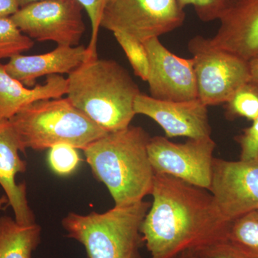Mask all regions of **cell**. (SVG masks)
<instances>
[{
    "instance_id": "obj_1",
    "label": "cell",
    "mask_w": 258,
    "mask_h": 258,
    "mask_svg": "<svg viewBox=\"0 0 258 258\" xmlns=\"http://www.w3.org/2000/svg\"><path fill=\"white\" fill-rule=\"evenodd\" d=\"M151 195L153 202L141 228L150 258H175L227 241L230 222L208 190L155 174Z\"/></svg>"
},
{
    "instance_id": "obj_2",
    "label": "cell",
    "mask_w": 258,
    "mask_h": 258,
    "mask_svg": "<svg viewBox=\"0 0 258 258\" xmlns=\"http://www.w3.org/2000/svg\"><path fill=\"white\" fill-rule=\"evenodd\" d=\"M150 138L142 127L129 125L83 149L93 174L106 185L114 206L134 205L152 194L155 171L148 154Z\"/></svg>"
},
{
    "instance_id": "obj_3",
    "label": "cell",
    "mask_w": 258,
    "mask_h": 258,
    "mask_svg": "<svg viewBox=\"0 0 258 258\" xmlns=\"http://www.w3.org/2000/svg\"><path fill=\"white\" fill-rule=\"evenodd\" d=\"M66 96L106 133L128 128L140 94L128 71L113 60L90 59L69 75Z\"/></svg>"
},
{
    "instance_id": "obj_4",
    "label": "cell",
    "mask_w": 258,
    "mask_h": 258,
    "mask_svg": "<svg viewBox=\"0 0 258 258\" xmlns=\"http://www.w3.org/2000/svg\"><path fill=\"white\" fill-rule=\"evenodd\" d=\"M9 120L23 153L28 149L41 151L60 144L83 150L108 134L67 97L33 102Z\"/></svg>"
},
{
    "instance_id": "obj_5",
    "label": "cell",
    "mask_w": 258,
    "mask_h": 258,
    "mask_svg": "<svg viewBox=\"0 0 258 258\" xmlns=\"http://www.w3.org/2000/svg\"><path fill=\"white\" fill-rule=\"evenodd\" d=\"M150 206L143 200L103 213L70 212L62 226L69 238L82 244L88 258H140L141 228Z\"/></svg>"
},
{
    "instance_id": "obj_6",
    "label": "cell",
    "mask_w": 258,
    "mask_h": 258,
    "mask_svg": "<svg viewBox=\"0 0 258 258\" xmlns=\"http://www.w3.org/2000/svg\"><path fill=\"white\" fill-rule=\"evenodd\" d=\"M198 84V98L205 106L225 104L235 91L251 81L249 62L215 46L210 38L197 35L189 40Z\"/></svg>"
},
{
    "instance_id": "obj_7",
    "label": "cell",
    "mask_w": 258,
    "mask_h": 258,
    "mask_svg": "<svg viewBox=\"0 0 258 258\" xmlns=\"http://www.w3.org/2000/svg\"><path fill=\"white\" fill-rule=\"evenodd\" d=\"M185 17L179 0H108L101 28L144 42L179 28Z\"/></svg>"
},
{
    "instance_id": "obj_8",
    "label": "cell",
    "mask_w": 258,
    "mask_h": 258,
    "mask_svg": "<svg viewBox=\"0 0 258 258\" xmlns=\"http://www.w3.org/2000/svg\"><path fill=\"white\" fill-rule=\"evenodd\" d=\"M83 10L77 0H41L20 8L11 18L32 40L78 46L86 31Z\"/></svg>"
},
{
    "instance_id": "obj_9",
    "label": "cell",
    "mask_w": 258,
    "mask_h": 258,
    "mask_svg": "<svg viewBox=\"0 0 258 258\" xmlns=\"http://www.w3.org/2000/svg\"><path fill=\"white\" fill-rule=\"evenodd\" d=\"M215 141L211 137L174 143L166 137H151L148 154L155 174H166L209 190Z\"/></svg>"
},
{
    "instance_id": "obj_10",
    "label": "cell",
    "mask_w": 258,
    "mask_h": 258,
    "mask_svg": "<svg viewBox=\"0 0 258 258\" xmlns=\"http://www.w3.org/2000/svg\"><path fill=\"white\" fill-rule=\"evenodd\" d=\"M208 191L229 222L258 210V159L227 161L214 158Z\"/></svg>"
},
{
    "instance_id": "obj_11",
    "label": "cell",
    "mask_w": 258,
    "mask_h": 258,
    "mask_svg": "<svg viewBox=\"0 0 258 258\" xmlns=\"http://www.w3.org/2000/svg\"><path fill=\"white\" fill-rule=\"evenodd\" d=\"M149 60L147 82L152 98L162 101H185L198 98L192 58L171 52L158 37L143 42Z\"/></svg>"
},
{
    "instance_id": "obj_12",
    "label": "cell",
    "mask_w": 258,
    "mask_h": 258,
    "mask_svg": "<svg viewBox=\"0 0 258 258\" xmlns=\"http://www.w3.org/2000/svg\"><path fill=\"white\" fill-rule=\"evenodd\" d=\"M136 114L147 115L157 122L168 139L211 137L208 106L199 98L185 101L156 99L141 93L134 102Z\"/></svg>"
},
{
    "instance_id": "obj_13",
    "label": "cell",
    "mask_w": 258,
    "mask_h": 258,
    "mask_svg": "<svg viewBox=\"0 0 258 258\" xmlns=\"http://www.w3.org/2000/svg\"><path fill=\"white\" fill-rule=\"evenodd\" d=\"M210 38L215 46L247 62L258 59V0H237Z\"/></svg>"
},
{
    "instance_id": "obj_14",
    "label": "cell",
    "mask_w": 258,
    "mask_h": 258,
    "mask_svg": "<svg viewBox=\"0 0 258 258\" xmlns=\"http://www.w3.org/2000/svg\"><path fill=\"white\" fill-rule=\"evenodd\" d=\"M89 59L87 47L84 45H57L47 53L13 56L5 64V68L13 79L27 87L32 88L36 85L38 78L69 75Z\"/></svg>"
},
{
    "instance_id": "obj_15",
    "label": "cell",
    "mask_w": 258,
    "mask_h": 258,
    "mask_svg": "<svg viewBox=\"0 0 258 258\" xmlns=\"http://www.w3.org/2000/svg\"><path fill=\"white\" fill-rule=\"evenodd\" d=\"M18 139L9 120H0V186L4 190L20 225L35 223V217L27 198L26 185L18 184L16 176L25 172L27 163L20 158Z\"/></svg>"
},
{
    "instance_id": "obj_16",
    "label": "cell",
    "mask_w": 258,
    "mask_h": 258,
    "mask_svg": "<svg viewBox=\"0 0 258 258\" xmlns=\"http://www.w3.org/2000/svg\"><path fill=\"white\" fill-rule=\"evenodd\" d=\"M67 79L62 75L47 76L43 84L27 87L10 76L0 62V120H10L33 102L61 98L67 93Z\"/></svg>"
},
{
    "instance_id": "obj_17",
    "label": "cell",
    "mask_w": 258,
    "mask_h": 258,
    "mask_svg": "<svg viewBox=\"0 0 258 258\" xmlns=\"http://www.w3.org/2000/svg\"><path fill=\"white\" fill-rule=\"evenodd\" d=\"M36 222L20 225L8 216L0 217V258H32L41 240Z\"/></svg>"
},
{
    "instance_id": "obj_18",
    "label": "cell",
    "mask_w": 258,
    "mask_h": 258,
    "mask_svg": "<svg viewBox=\"0 0 258 258\" xmlns=\"http://www.w3.org/2000/svg\"><path fill=\"white\" fill-rule=\"evenodd\" d=\"M227 242L247 258H258V210L230 222Z\"/></svg>"
},
{
    "instance_id": "obj_19",
    "label": "cell",
    "mask_w": 258,
    "mask_h": 258,
    "mask_svg": "<svg viewBox=\"0 0 258 258\" xmlns=\"http://www.w3.org/2000/svg\"><path fill=\"white\" fill-rule=\"evenodd\" d=\"M227 119L245 118L249 120L258 118V84L252 81L241 86L225 103Z\"/></svg>"
},
{
    "instance_id": "obj_20",
    "label": "cell",
    "mask_w": 258,
    "mask_h": 258,
    "mask_svg": "<svg viewBox=\"0 0 258 258\" xmlns=\"http://www.w3.org/2000/svg\"><path fill=\"white\" fill-rule=\"evenodd\" d=\"M35 42L23 34L11 17L0 18V61L30 50Z\"/></svg>"
},
{
    "instance_id": "obj_21",
    "label": "cell",
    "mask_w": 258,
    "mask_h": 258,
    "mask_svg": "<svg viewBox=\"0 0 258 258\" xmlns=\"http://www.w3.org/2000/svg\"><path fill=\"white\" fill-rule=\"evenodd\" d=\"M113 34L116 41L124 51L131 66L133 68L134 74L142 81H147L149 60L143 42L123 32H115Z\"/></svg>"
},
{
    "instance_id": "obj_22",
    "label": "cell",
    "mask_w": 258,
    "mask_h": 258,
    "mask_svg": "<svg viewBox=\"0 0 258 258\" xmlns=\"http://www.w3.org/2000/svg\"><path fill=\"white\" fill-rule=\"evenodd\" d=\"M183 8L192 6L200 20L205 23L220 20L235 5L237 0H179Z\"/></svg>"
},
{
    "instance_id": "obj_23",
    "label": "cell",
    "mask_w": 258,
    "mask_h": 258,
    "mask_svg": "<svg viewBox=\"0 0 258 258\" xmlns=\"http://www.w3.org/2000/svg\"><path fill=\"white\" fill-rule=\"evenodd\" d=\"M48 160L52 171L59 175L66 176L76 170L81 159L77 149L69 144H60L50 148Z\"/></svg>"
},
{
    "instance_id": "obj_24",
    "label": "cell",
    "mask_w": 258,
    "mask_h": 258,
    "mask_svg": "<svg viewBox=\"0 0 258 258\" xmlns=\"http://www.w3.org/2000/svg\"><path fill=\"white\" fill-rule=\"evenodd\" d=\"M86 10L91 25V37L87 47L90 59L98 57L97 43L98 32L101 28L102 15L108 0H77ZM89 59V60H90Z\"/></svg>"
},
{
    "instance_id": "obj_25",
    "label": "cell",
    "mask_w": 258,
    "mask_h": 258,
    "mask_svg": "<svg viewBox=\"0 0 258 258\" xmlns=\"http://www.w3.org/2000/svg\"><path fill=\"white\" fill-rule=\"evenodd\" d=\"M240 147V160L258 159V118L235 138Z\"/></svg>"
},
{
    "instance_id": "obj_26",
    "label": "cell",
    "mask_w": 258,
    "mask_h": 258,
    "mask_svg": "<svg viewBox=\"0 0 258 258\" xmlns=\"http://www.w3.org/2000/svg\"><path fill=\"white\" fill-rule=\"evenodd\" d=\"M195 251L198 258H247L234 249L227 241L209 244Z\"/></svg>"
},
{
    "instance_id": "obj_27",
    "label": "cell",
    "mask_w": 258,
    "mask_h": 258,
    "mask_svg": "<svg viewBox=\"0 0 258 258\" xmlns=\"http://www.w3.org/2000/svg\"><path fill=\"white\" fill-rule=\"evenodd\" d=\"M19 9L18 0H0V18L11 17Z\"/></svg>"
},
{
    "instance_id": "obj_28",
    "label": "cell",
    "mask_w": 258,
    "mask_h": 258,
    "mask_svg": "<svg viewBox=\"0 0 258 258\" xmlns=\"http://www.w3.org/2000/svg\"><path fill=\"white\" fill-rule=\"evenodd\" d=\"M249 69H250L251 81L258 84V59L250 61Z\"/></svg>"
},
{
    "instance_id": "obj_29",
    "label": "cell",
    "mask_w": 258,
    "mask_h": 258,
    "mask_svg": "<svg viewBox=\"0 0 258 258\" xmlns=\"http://www.w3.org/2000/svg\"><path fill=\"white\" fill-rule=\"evenodd\" d=\"M175 258H198L195 250L186 251L176 256Z\"/></svg>"
},
{
    "instance_id": "obj_30",
    "label": "cell",
    "mask_w": 258,
    "mask_h": 258,
    "mask_svg": "<svg viewBox=\"0 0 258 258\" xmlns=\"http://www.w3.org/2000/svg\"><path fill=\"white\" fill-rule=\"evenodd\" d=\"M41 1V0H18L20 8L27 6V5L32 4V3H36V2Z\"/></svg>"
}]
</instances>
